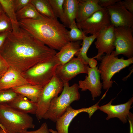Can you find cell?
Returning <instances> with one entry per match:
<instances>
[{"instance_id": "21", "label": "cell", "mask_w": 133, "mask_h": 133, "mask_svg": "<svg viewBox=\"0 0 133 133\" xmlns=\"http://www.w3.org/2000/svg\"><path fill=\"white\" fill-rule=\"evenodd\" d=\"M78 0H65L63 4V15L61 21L66 27L68 28L75 20Z\"/></svg>"}, {"instance_id": "24", "label": "cell", "mask_w": 133, "mask_h": 133, "mask_svg": "<svg viewBox=\"0 0 133 133\" xmlns=\"http://www.w3.org/2000/svg\"><path fill=\"white\" fill-rule=\"evenodd\" d=\"M31 3L41 15L49 18L58 20L54 14L48 0H31Z\"/></svg>"}, {"instance_id": "28", "label": "cell", "mask_w": 133, "mask_h": 133, "mask_svg": "<svg viewBox=\"0 0 133 133\" xmlns=\"http://www.w3.org/2000/svg\"><path fill=\"white\" fill-rule=\"evenodd\" d=\"M18 94L12 89L0 90V105L12 101Z\"/></svg>"}, {"instance_id": "40", "label": "cell", "mask_w": 133, "mask_h": 133, "mask_svg": "<svg viewBox=\"0 0 133 133\" xmlns=\"http://www.w3.org/2000/svg\"><path fill=\"white\" fill-rule=\"evenodd\" d=\"M0 133H5V131L2 129L0 132Z\"/></svg>"}, {"instance_id": "26", "label": "cell", "mask_w": 133, "mask_h": 133, "mask_svg": "<svg viewBox=\"0 0 133 133\" xmlns=\"http://www.w3.org/2000/svg\"><path fill=\"white\" fill-rule=\"evenodd\" d=\"M68 36L69 42H73L82 40L84 34L77 27L75 20L68 27Z\"/></svg>"}, {"instance_id": "15", "label": "cell", "mask_w": 133, "mask_h": 133, "mask_svg": "<svg viewBox=\"0 0 133 133\" xmlns=\"http://www.w3.org/2000/svg\"><path fill=\"white\" fill-rule=\"evenodd\" d=\"M113 99L104 105L99 106V110L106 114L107 116L106 120H108L112 118L117 117L123 123H126L131 113L130 110L133 102V98L130 99L126 102L117 105L112 104Z\"/></svg>"}, {"instance_id": "10", "label": "cell", "mask_w": 133, "mask_h": 133, "mask_svg": "<svg viewBox=\"0 0 133 133\" xmlns=\"http://www.w3.org/2000/svg\"><path fill=\"white\" fill-rule=\"evenodd\" d=\"M88 66L81 59L74 57L64 64L58 66L56 69L55 75L64 83H69L79 74H87Z\"/></svg>"}, {"instance_id": "3", "label": "cell", "mask_w": 133, "mask_h": 133, "mask_svg": "<svg viewBox=\"0 0 133 133\" xmlns=\"http://www.w3.org/2000/svg\"><path fill=\"white\" fill-rule=\"evenodd\" d=\"M0 123L6 133H21L35 126L33 118L28 114L18 111L7 103L0 105Z\"/></svg>"}, {"instance_id": "43", "label": "cell", "mask_w": 133, "mask_h": 133, "mask_svg": "<svg viewBox=\"0 0 133 133\" xmlns=\"http://www.w3.org/2000/svg\"><path fill=\"white\" fill-rule=\"evenodd\" d=\"M2 76H0V78Z\"/></svg>"}, {"instance_id": "5", "label": "cell", "mask_w": 133, "mask_h": 133, "mask_svg": "<svg viewBox=\"0 0 133 133\" xmlns=\"http://www.w3.org/2000/svg\"><path fill=\"white\" fill-rule=\"evenodd\" d=\"M98 68L100 79L102 82V87L107 90L112 87L114 81L112 80L113 76L122 69L133 63V57L124 59L118 58L115 55L113 50L109 54H106L102 57Z\"/></svg>"}, {"instance_id": "11", "label": "cell", "mask_w": 133, "mask_h": 133, "mask_svg": "<svg viewBox=\"0 0 133 133\" xmlns=\"http://www.w3.org/2000/svg\"><path fill=\"white\" fill-rule=\"evenodd\" d=\"M114 25L111 24L97 34L94 44L98 50V53L93 58L101 60L104 53L109 54L114 50L115 48L114 46Z\"/></svg>"}, {"instance_id": "29", "label": "cell", "mask_w": 133, "mask_h": 133, "mask_svg": "<svg viewBox=\"0 0 133 133\" xmlns=\"http://www.w3.org/2000/svg\"><path fill=\"white\" fill-rule=\"evenodd\" d=\"M12 30L11 21L5 13L0 15V34Z\"/></svg>"}, {"instance_id": "1", "label": "cell", "mask_w": 133, "mask_h": 133, "mask_svg": "<svg viewBox=\"0 0 133 133\" xmlns=\"http://www.w3.org/2000/svg\"><path fill=\"white\" fill-rule=\"evenodd\" d=\"M0 55L9 67L22 74L39 63L47 61L57 52L21 28L12 25Z\"/></svg>"}, {"instance_id": "17", "label": "cell", "mask_w": 133, "mask_h": 133, "mask_svg": "<svg viewBox=\"0 0 133 133\" xmlns=\"http://www.w3.org/2000/svg\"><path fill=\"white\" fill-rule=\"evenodd\" d=\"M102 8L99 4L98 0H78L76 23L83 21Z\"/></svg>"}, {"instance_id": "25", "label": "cell", "mask_w": 133, "mask_h": 133, "mask_svg": "<svg viewBox=\"0 0 133 133\" xmlns=\"http://www.w3.org/2000/svg\"><path fill=\"white\" fill-rule=\"evenodd\" d=\"M4 11L10 20L12 25L19 24L16 17L14 0H0Z\"/></svg>"}, {"instance_id": "20", "label": "cell", "mask_w": 133, "mask_h": 133, "mask_svg": "<svg viewBox=\"0 0 133 133\" xmlns=\"http://www.w3.org/2000/svg\"><path fill=\"white\" fill-rule=\"evenodd\" d=\"M12 89L18 94L21 95L31 101L37 103L41 94L43 87L40 85L29 84Z\"/></svg>"}, {"instance_id": "16", "label": "cell", "mask_w": 133, "mask_h": 133, "mask_svg": "<svg viewBox=\"0 0 133 133\" xmlns=\"http://www.w3.org/2000/svg\"><path fill=\"white\" fill-rule=\"evenodd\" d=\"M29 84L20 73L9 67L0 78V90L12 89Z\"/></svg>"}, {"instance_id": "31", "label": "cell", "mask_w": 133, "mask_h": 133, "mask_svg": "<svg viewBox=\"0 0 133 133\" xmlns=\"http://www.w3.org/2000/svg\"><path fill=\"white\" fill-rule=\"evenodd\" d=\"M49 129L46 122L42 123L40 127L36 130L31 131L26 130L21 133H50Z\"/></svg>"}, {"instance_id": "8", "label": "cell", "mask_w": 133, "mask_h": 133, "mask_svg": "<svg viewBox=\"0 0 133 133\" xmlns=\"http://www.w3.org/2000/svg\"><path fill=\"white\" fill-rule=\"evenodd\" d=\"M78 27L86 35L98 34L111 24L107 8H102L84 20L76 23Z\"/></svg>"}, {"instance_id": "41", "label": "cell", "mask_w": 133, "mask_h": 133, "mask_svg": "<svg viewBox=\"0 0 133 133\" xmlns=\"http://www.w3.org/2000/svg\"><path fill=\"white\" fill-rule=\"evenodd\" d=\"M0 126L2 129L4 130V129L3 127V126H2V125L0 123Z\"/></svg>"}, {"instance_id": "34", "label": "cell", "mask_w": 133, "mask_h": 133, "mask_svg": "<svg viewBox=\"0 0 133 133\" xmlns=\"http://www.w3.org/2000/svg\"><path fill=\"white\" fill-rule=\"evenodd\" d=\"M121 2L123 6L126 9L131 13L133 14V0H121Z\"/></svg>"}, {"instance_id": "33", "label": "cell", "mask_w": 133, "mask_h": 133, "mask_svg": "<svg viewBox=\"0 0 133 133\" xmlns=\"http://www.w3.org/2000/svg\"><path fill=\"white\" fill-rule=\"evenodd\" d=\"M9 67L7 63L0 55V76H2Z\"/></svg>"}, {"instance_id": "2", "label": "cell", "mask_w": 133, "mask_h": 133, "mask_svg": "<svg viewBox=\"0 0 133 133\" xmlns=\"http://www.w3.org/2000/svg\"><path fill=\"white\" fill-rule=\"evenodd\" d=\"M20 27L50 48L59 51L67 43L68 31L58 20L43 16L19 20Z\"/></svg>"}, {"instance_id": "14", "label": "cell", "mask_w": 133, "mask_h": 133, "mask_svg": "<svg viewBox=\"0 0 133 133\" xmlns=\"http://www.w3.org/2000/svg\"><path fill=\"white\" fill-rule=\"evenodd\" d=\"M99 102L87 108L75 109L70 106L68 107L63 114L56 122V128L57 133H68V129L73 119L79 113H87L90 118L95 112L98 110Z\"/></svg>"}, {"instance_id": "6", "label": "cell", "mask_w": 133, "mask_h": 133, "mask_svg": "<svg viewBox=\"0 0 133 133\" xmlns=\"http://www.w3.org/2000/svg\"><path fill=\"white\" fill-rule=\"evenodd\" d=\"M59 65L53 56L49 61L38 64L21 74L30 84L43 87L55 74Z\"/></svg>"}, {"instance_id": "18", "label": "cell", "mask_w": 133, "mask_h": 133, "mask_svg": "<svg viewBox=\"0 0 133 133\" xmlns=\"http://www.w3.org/2000/svg\"><path fill=\"white\" fill-rule=\"evenodd\" d=\"M81 41L69 42L56 52L54 57L59 65L66 64L71 59L79 50L81 45Z\"/></svg>"}, {"instance_id": "44", "label": "cell", "mask_w": 133, "mask_h": 133, "mask_svg": "<svg viewBox=\"0 0 133 133\" xmlns=\"http://www.w3.org/2000/svg\"><path fill=\"white\" fill-rule=\"evenodd\" d=\"M5 133H6L5 132Z\"/></svg>"}, {"instance_id": "38", "label": "cell", "mask_w": 133, "mask_h": 133, "mask_svg": "<svg viewBox=\"0 0 133 133\" xmlns=\"http://www.w3.org/2000/svg\"><path fill=\"white\" fill-rule=\"evenodd\" d=\"M5 13L2 7L0 2V15Z\"/></svg>"}, {"instance_id": "27", "label": "cell", "mask_w": 133, "mask_h": 133, "mask_svg": "<svg viewBox=\"0 0 133 133\" xmlns=\"http://www.w3.org/2000/svg\"><path fill=\"white\" fill-rule=\"evenodd\" d=\"M65 0H48L55 16L61 21L63 17V4Z\"/></svg>"}, {"instance_id": "32", "label": "cell", "mask_w": 133, "mask_h": 133, "mask_svg": "<svg viewBox=\"0 0 133 133\" xmlns=\"http://www.w3.org/2000/svg\"><path fill=\"white\" fill-rule=\"evenodd\" d=\"M119 0H98L99 5L102 8H106L112 5Z\"/></svg>"}, {"instance_id": "22", "label": "cell", "mask_w": 133, "mask_h": 133, "mask_svg": "<svg viewBox=\"0 0 133 133\" xmlns=\"http://www.w3.org/2000/svg\"><path fill=\"white\" fill-rule=\"evenodd\" d=\"M97 34L87 36L84 34L81 43L82 46L79 50L75 55L81 59L84 64L88 65L90 58L87 55V52L92 43L96 39Z\"/></svg>"}, {"instance_id": "30", "label": "cell", "mask_w": 133, "mask_h": 133, "mask_svg": "<svg viewBox=\"0 0 133 133\" xmlns=\"http://www.w3.org/2000/svg\"><path fill=\"white\" fill-rule=\"evenodd\" d=\"M31 0H14V5L16 13L31 3Z\"/></svg>"}, {"instance_id": "19", "label": "cell", "mask_w": 133, "mask_h": 133, "mask_svg": "<svg viewBox=\"0 0 133 133\" xmlns=\"http://www.w3.org/2000/svg\"><path fill=\"white\" fill-rule=\"evenodd\" d=\"M7 103L11 107L22 112L36 114L37 103L31 101L21 95L18 94L13 100Z\"/></svg>"}, {"instance_id": "36", "label": "cell", "mask_w": 133, "mask_h": 133, "mask_svg": "<svg viewBox=\"0 0 133 133\" xmlns=\"http://www.w3.org/2000/svg\"><path fill=\"white\" fill-rule=\"evenodd\" d=\"M98 62L96 60L93 58H90L89 60L88 65L91 68H94L97 66Z\"/></svg>"}, {"instance_id": "23", "label": "cell", "mask_w": 133, "mask_h": 133, "mask_svg": "<svg viewBox=\"0 0 133 133\" xmlns=\"http://www.w3.org/2000/svg\"><path fill=\"white\" fill-rule=\"evenodd\" d=\"M16 15L18 21L24 19H38L43 16L38 12L31 3L17 12Z\"/></svg>"}, {"instance_id": "9", "label": "cell", "mask_w": 133, "mask_h": 133, "mask_svg": "<svg viewBox=\"0 0 133 133\" xmlns=\"http://www.w3.org/2000/svg\"><path fill=\"white\" fill-rule=\"evenodd\" d=\"M133 28L125 26L114 27L115 56L121 54L128 59L133 57Z\"/></svg>"}, {"instance_id": "35", "label": "cell", "mask_w": 133, "mask_h": 133, "mask_svg": "<svg viewBox=\"0 0 133 133\" xmlns=\"http://www.w3.org/2000/svg\"><path fill=\"white\" fill-rule=\"evenodd\" d=\"M9 32H5L0 34V50L3 46Z\"/></svg>"}, {"instance_id": "7", "label": "cell", "mask_w": 133, "mask_h": 133, "mask_svg": "<svg viewBox=\"0 0 133 133\" xmlns=\"http://www.w3.org/2000/svg\"><path fill=\"white\" fill-rule=\"evenodd\" d=\"M64 83L55 74L51 80L43 87L41 94L37 102L35 114L37 118L41 119L48 110L50 102L62 91Z\"/></svg>"}, {"instance_id": "39", "label": "cell", "mask_w": 133, "mask_h": 133, "mask_svg": "<svg viewBox=\"0 0 133 133\" xmlns=\"http://www.w3.org/2000/svg\"><path fill=\"white\" fill-rule=\"evenodd\" d=\"M50 132L51 133H57V131H56L54 130L51 129H49Z\"/></svg>"}, {"instance_id": "4", "label": "cell", "mask_w": 133, "mask_h": 133, "mask_svg": "<svg viewBox=\"0 0 133 133\" xmlns=\"http://www.w3.org/2000/svg\"><path fill=\"white\" fill-rule=\"evenodd\" d=\"M78 84L75 83L70 86L69 83H64L60 95L53 98L43 118L49 119L56 122L64 113L67 108L74 101L80 98Z\"/></svg>"}, {"instance_id": "37", "label": "cell", "mask_w": 133, "mask_h": 133, "mask_svg": "<svg viewBox=\"0 0 133 133\" xmlns=\"http://www.w3.org/2000/svg\"><path fill=\"white\" fill-rule=\"evenodd\" d=\"M129 121L130 127V133H133V123H132V121L131 120H129Z\"/></svg>"}, {"instance_id": "13", "label": "cell", "mask_w": 133, "mask_h": 133, "mask_svg": "<svg viewBox=\"0 0 133 133\" xmlns=\"http://www.w3.org/2000/svg\"><path fill=\"white\" fill-rule=\"evenodd\" d=\"M98 66L94 68L87 67V75L83 80L79 81L78 85L82 91L87 90L91 92L93 100L99 96L101 93L102 83Z\"/></svg>"}, {"instance_id": "42", "label": "cell", "mask_w": 133, "mask_h": 133, "mask_svg": "<svg viewBox=\"0 0 133 133\" xmlns=\"http://www.w3.org/2000/svg\"><path fill=\"white\" fill-rule=\"evenodd\" d=\"M1 129H2L1 128V127L0 126V131H1Z\"/></svg>"}, {"instance_id": "12", "label": "cell", "mask_w": 133, "mask_h": 133, "mask_svg": "<svg viewBox=\"0 0 133 133\" xmlns=\"http://www.w3.org/2000/svg\"><path fill=\"white\" fill-rule=\"evenodd\" d=\"M106 8L111 24L115 27L125 26L133 28V14L124 8L121 0Z\"/></svg>"}]
</instances>
